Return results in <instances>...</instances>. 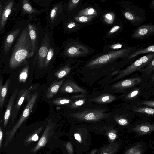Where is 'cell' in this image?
<instances>
[{
	"instance_id": "6da1fadb",
	"label": "cell",
	"mask_w": 154,
	"mask_h": 154,
	"mask_svg": "<svg viewBox=\"0 0 154 154\" xmlns=\"http://www.w3.org/2000/svg\"><path fill=\"white\" fill-rule=\"evenodd\" d=\"M141 46L136 45L128 47L114 51L102 52L91 57L85 66L88 68L98 69L115 64H125L136 58L129 59L128 57Z\"/></svg>"
},
{
	"instance_id": "7a4b0ae2",
	"label": "cell",
	"mask_w": 154,
	"mask_h": 154,
	"mask_svg": "<svg viewBox=\"0 0 154 154\" xmlns=\"http://www.w3.org/2000/svg\"><path fill=\"white\" fill-rule=\"evenodd\" d=\"M34 56L27 26L21 32L9 60V67L15 69Z\"/></svg>"
},
{
	"instance_id": "3957f363",
	"label": "cell",
	"mask_w": 154,
	"mask_h": 154,
	"mask_svg": "<svg viewBox=\"0 0 154 154\" xmlns=\"http://www.w3.org/2000/svg\"><path fill=\"white\" fill-rule=\"evenodd\" d=\"M93 52V49L78 38H70L62 45L60 56L64 58L85 57Z\"/></svg>"
},
{
	"instance_id": "277c9868",
	"label": "cell",
	"mask_w": 154,
	"mask_h": 154,
	"mask_svg": "<svg viewBox=\"0 0 154 154\" xmlns=\"http://www.w3.org/2000/svg\"><path fill=\"white\" fill-rule=\"evenodd\" d=\"M46 12L45 19L50 30L53 31L67 17L64 1H56L52 3Z\"/></svg>"
},
{
	"instance_id": "5b68a950",
	"label": "cell",
	"mask_w": 154,
	"mask_h": 154,
	"mask_svg": "<svg viewBox=\"0 0 154 154\" xmlns=\"http://www.w3.org/2000/svg\"><path fill=\"white\" fill-rule=\"evenodd\" d=\"M120 6L123 8L122 12L126 19L134 26H137L146 20L145 10L126 2H122Z\"/></svg>"
},
{
	"instance_id": "8992f818",
	"label": "cell",
	"mask_w": 154,
	"mask_h": 154,
	"mask_svg": "<svg viewBox=\"0 0 154 154\" xmlns=\"http://www.w3.org/2000/svg\"><path fill=\"white\" fill-rule=\"evenodd\" d=\"M34 21L28 23L27 27L32 44V52L34 55L41 45L45 28L43 27L39 19H36Z\"/></svg>"
},
{
	"instance_id": "52a82bcc",
	"label": "cell",
	"mask_w": 154,
	"mask_h": 154,
	"mask_svg": "<svg viewBox=\"0 0 154 154\" xmlns=\"http://www.w3.org/2000/svg\"><path fill=\"white\" fill-rule=\"evenodd\" d=\"M154 59V53H150L138 59L131 64L120 71L112 81H115L125 77L145 67Z\"/></svg>"
},
{
	"instance_id": "ba28073f",
	"label": "cell",
	"mask_w": 154,
	"mask_h": 154,
	"mask_svg": "<svg viewBox=\"0 0 154 154\" xmlns=\"http://www.w3.org/2000/svg\"><path fill=\"white\" fill-rule=\"evenodd\" d=\"M38 93L35 92L29 99L26 106L23 111L20 118L13 128L8 133L6 137L4 147L10 142L15 133L23 123L27 119L32 111V108L38 97Z\"/></svg>"
},
{
	"instance_id": "9c48e42d",
	"label": "cell",
	"mask_w": 154,
	"mask_h": 154,
	"mask_svg": "<svg viewBox=\"0 0 154 154\" xmlns=\"http://www.w3.org/2000/svg\"><path fill=\"white\" fill-rule=\"evenodd\" d=\"M50 29L47 23L45 29L44 37L41 45L34 55V62L40 68H44L45 58L48 50L50 43Z\"/></svg>"
},
{
	"instance_id": "30bf717a",
	"label": "cell",
	"mask_w": 154,
	"mask_h": 154,
	"mask_svg": "<svg viewBox=\"0 0 154 154\" xmlns=\"http://www.w3.org/2000/svg\"><path fill=\"white\" fill-rule=\"evenodd\" d=\"M78 120L84 121H97L107 117L109 115L101 109L85 110L69 115Z\"/></svg>"
},
{
	"instance_id": "8fae6325",
	"label": "cell",
	"mask_w": 154,
	"mask_h": 154,
	"mask_svg": "<svg viewBox=\"0 0 154 154\" xmlns=\"http://www.w3.org/2000/svg\"><path fill=\"white\" fill-rule=\"evenodd\" d=\"M53 31H50V46L44 65V68L45 70H47L49 66L55 60L60 51V48L54 42Z\"/></svg>"
},
{
	"instance_id": "7c38bea8",
	"label": "cell",
	"mask_w": 154,
	"mask_h": 154,
	"mask_svg": "<svg viewBox=\"0 0 154 154\" xmlns=\"http://www.w3.org/2000/svg\"><path fill=\"white\" fill-rule=\"evenodd\" d=\"M64 2L67 17L73 18L85 5L83 0H69Z\"/></svg>"
},
{
	"instance_id": "4fadbf2b",
	"label": "cell",
	"mask_w": 154,
	"mask_h": 154,
	"mask_svg": "<svg viewBox=\"0 0 154 154\" xmlns=\"http://www.w3.org/2000/svg\"><path fill=\"white\" fill-rule=\"evenodd\" d=\"M30 92V88L23 89L19 92L17 99L13 104L11 111V123L12 124L14 121L23 101L29 97Z\"/></svg>"
},
{
	"instance_id": "5bb4252c",
	"label": "cell",
	"mask_w": 154,
	"mask_h": 154,
	"mask_svg": "<svg viewBox=\"0 0 154 154\" xmlns=\"http://www.w3.org/2000/svg\"><path fill=\"white\" fill-rule=\"evenodd\" d=\"M154 25L151 23L143 24L138 27L131 35L134 39H140L147 38L153 35Z\"/></svg>"
},
{
	"instance_id": "9a60e30c",
	"label": "cell",
	"mask_w": 154,
	"mask_h": 154,
	"mask_svg": "<svg viewBox=\"0 0 154 154\" xmlns=\"http://www.w3.org/2000/svg\"><path fill=\"white\" fill-rule=\"evenodd\" d=\"M85 26L75 21L72 18L67 17L63 21L62 26L63 31L68 34L76 32Z\"/></svg>"
},
{
	"instance_id": "2e32d148",
	"label": "cell",
	"mask_w": 154,
	"mask_h": 154,
	"mask_svg": "<svg viewBox=\"0 0 154 154\" xmlns=\"http://www.w3.org/2000/svg\"><path fill=\"white\" fill-rule=\"evenodd\" d=\"M102 11L98 5H89L85 3L83 7L79 10L75 17L101 15Z\"/></svg>"
},
{
	"instance_id": "e0dca14e",
	"label": "cell",
	"mask_w": 154,
	"mask_h": 154,
	"mask_svg": "<svg viewBox=\"0 0 154 154\" xmlns=\"http://www.w3.org/2000/svg\"><path fill=\"white\" fill-rule=\"evenodd\" d=\"M61 92L68 93H85L86 91L79 87L75 82L69 80L66 81L61 87L60 91Z\"/></svg>"
},
{
	"instance_id": "ac0fdd59",
	"label": "cell",
	"mask_w": 154,
	"mask_h": 154,
	"mask_svg": "<svg viewBox=\"0 0 154 154\" xmlns=\"http://www.w3.org/2000/svg\"><path fill=\"white\" fill-rule=\"evenodd\" d=\"M141 81V79L139 77L130 78L115 84L112 86V88L117 90H123L131 87Z\"/></svg>"
},
{
	"instance_id": "d6986e66",
	"label": "cell",
	"mask_w": 154,
	"mask_h": 154,
	"mask_svg": "<svg viewBox=\"0 0 154 154\" xmlns=\"http://www.w3.org/2000/svg\"><path fill=\"white\" fill-rule=\"evenodd\" d=\"M72 18L76 22L85 26L97 23L101 20V15L90 16H76Z\"/></svg>"
},
{
	"instance_id": "ffe728a7",
	"label": "cell",
	"mask_w": 154,
	"mask_h": 154,
	"mask_svg": "<svg viewBox=\"0 0 154 154\" xmlns=\"http://www.w3.org/2000/svg\"><path fill=\"white\" fill-rule=\"evenodd\" d=\"M22 9L24 14L33 16L39 15L42 13L46 12L48 10L45 8L39 10L35 8L32 6L29 1L28 0L22 1Z\"/></svg>"
},
{
	"instance_id": "44dd1931",
	"label": "cell",
	"mask_w": 154,
	"mask_h": 154,
	"mask_svg": "<svg viewBox=\"0 0 154 154\" xmlns=\"http://www.w3.org/2000/svg\"><path fill=\"white\" fill-rule=\"evenodd\" d=\"M18 89L16 88L12 94L6 109L3 119L4 128L6 126L10 117L14 102L17 94Z\"/></svg>"
},
{
	"instance_id": "7402d4cb",
	"label": "cell",
	"mask_w": 154,
	"mask_h": 154,
	"mask_svg": "<svg viewBox=\"0 0 154 154\" xmlns=\"http://www.w3.org/2000/svg\"><path fill=\"white\" fill-rule=\"evenodd\" d=\"M21 30L20 28L17 29L10 33L6 37L4 45V50L5 55L8 53Z\"/></svg>"
},
{
	"instance_id": "603a6c76",
	"label": "cell",
	"mask_w": 154,
	"mask_h": 154,
	"mask_svg": "<svg viewBox=\"0 0 154 154\" xmlns=\"http://www.w3.org/2000/svg\"><path fill=\"white\" fill-rule=\"evenodd\" d=\"M14 3L13 0H10L7 2L2 12L0 23V29L3 28L6 23L8 17L10 15Z\"/></svg>"
},
{
	"instance_id": "cb8c5ba5",
	"label": "cell",
	"mask_w": 154,
	"mask_h": 154,
	"mask_svg": "<svg viewBox=\"0 0 154 154\" xmlns=\"http://www.w3.org/2000/svg\"><path fill=\"white\" fill-rule=\"evenodd\" d=\"M64 81L62 79L53 83L46 91V97L48 99L52 98L57 93Z\"/></svg>"
},
{
	"instance_id": "d4e9b609",
	"label": "cell",
	"mask_w": 154,
	"mask_h": 154,
	"mask_svg": "<svg viewBox=\"0 0 154 154\" xmlns=\"http://www.w3.org/2000/svg\"><path fill=\"white\" fill-rule=\"evenodd\" d=\"M10 82V80L8 79L4 85H3L2 79L0 80V108L2 106L4 103Z\"/></svg>"
},
{
	"instance_id": "484cf974",
	"label": "cell",
	"mask_w": 154,
	"mask_h": 154,
	"mask_svg": "<svg viewBox=\"0 0 154 154\" xmlns=\"http://www.w3.org/2000/svg\"><path fill=\"white\" fill-rule=\"evenodd\" d=\"M116 99L115 96L109 94H103L90 100L91 101L99 103H107L112 102Z\"/></svg>"
},
{
	"instance_id": "4316f807",
	"label": "cell",
	"mask_w": 154,
	"mask_h": 154,
	"mask_svg": "<svg viewBox=\"0 0 154 154\" xmlns=\"http://www.w3.org/2000/svg\"><path fill=\"white\" fill-rule=\"evenodd\" d=\"M154 45H151L149 46L144 48L141 46L139 48L130 54L128 57L129 59L136 58V57L139 54H143L154 53Z\"/></svg>"
},
{
	"instance_id": "83f0119b",
	"label": "cell",
	"mask_w": 154,
	"mask_h": 154,
	"mask_svg": "<svg viewBox=\"0 0 154 154\" xmlns=\"http://www.w3.org/2000/svg\"><path fill=\"white\" fill-rule=\"evenodd\" d=\"M50 126L48 125H47L44 133L36 146L33 149V152H35L38 150L41 147L45 146L47 143V138Z\"/></svg>"
},
{
	"instance_id": "f1b7e54d",
	"label": "cell",
	"mask_w": 154,
	"mask_h": 154,
	"mask_svg": "<svg viewBox=\"0 0 154 154\" xmlns=\"http://www.w3.org/2000/svg\"><path fill=\"white\" fill-rule=\"evenodd\" d=\"M125 44L117 43L109 44L105 45L103 48V52L114 51L126 48Z\"/></svg>"
},
{
	"instance_id": "f546056e",
	"label": "cell",
	"mask_w": 154,
	"mask_h": 154,
	"mask_svg": "<svg viewBox=\"0 0 154 154\" xmlns=\"http://www.w3.org/2000/svg\"><path fill=\"white\" fill-rule=\"evenodd\" d=\"M116 18V14L113 12H107L102 15L101 19L104 24L108 25H112Z\"/></svg>"
},
{
	"instance_id": "4dcf8cb0",
	"label": "cell",
	"mask_w": 154,
	"mask_h": 154,
	"mask_svg": "<svg viewBox=\"0 0 154 154\" xmlns=\"http://www.w3.org/2000/svg\"><path fill=\"white\" fill-rule=\"evenodd\" d=\"M71 69V67L67 64L60 68L55 73V76L59 79L63 78L69 74Z\"/></svg>"
},
{
	"instance_id": "1f68e13d",
	"label": "cell",
	"mask_w": 154,
	"mask_h": 154,
	"mask_svg": "<svg viewBox=\"0 0 154 154\" xmlns=\"http://www.w3.org/2000/svg\"><path fill=\"white\" fill-rule=\"evenodd\" d=\"M132 110L137 112L150 115H153L154 113V109L149 107H133Z\"/></svg>"
},
{
	"instance_id": "d6a6232c",
	"label": "cell",
	"mask_w": 154,
	"mask_h": 154,
	"mask_svg": "<svg viewBox=\"0 0 154 154\" xmlns=\"http://www.w3.org/2000/svg\"><path fill=\"white\" fill-rule=\"evenodd\" d=\"M29 66H27L22 70L19 77V82L20 83H25L26 81L28 76Z\"/></svg>"
},
{
	"instance_id": "836d02e7",
	"label": "cell",
	"mask_w": 154,
	"mask_h": 154,
	"mask_svg": "<svg viewBox=\"0 0 154 154\" xmlns=\"http://www.w3.org/2000/svg\"><path fill=\"white\" fill-rule=\"evenodd\" d=\"M154 70V59L145 67L139 71L143 72L146 75H149Z\"/></svg>"
},
{
	"instance_id": "e575fe53",
	"label": "cell",
	"mask_w": 154,
	"mask_h": 154,
	"mask_svg": "<svg viewBox=\"0 0 154 154\" xmlns=\"http://www.w3.org/2000/svg\"><path fill=\"white\" fill-rule=\"evenodd\" d=\"M35 2L38 5L48 10L49 9L52 4V1L51 0H36Z\"/></svg>"
},
{
	"instance_id": "d590c367",
	"label": "cell",
	"mask_w": 154,
	"mask_h": 154,
	"mask_svg": "<svg viewBox=\"0 0 154 154\" xmlns=\"http://www.w3.org/2000/svg\"><path fill=\"white\" fill-rule=\"evenodd\" d=\"M122 26L119 25H116L113 26L106 33L105 37L108 38L116 34L121 28Z\"/></svg>"
},
{
	"instance_id": "8d00e7d4",
	"label": "cell",
	"mask_w": 154,
	"mask_h": 154,
	"mask_svg": "<svg viewBox=\"0 0 154 154\" xmlns=\"http://www.w3.org/2000/svg\"><path fill=\"white\" fill-rule=\"evenodd\" d=\"M70 100L66 98H58L54 100L52 102L56 105H62L70 103Z\"/></svg>"
},
{
	"instance_id": "74e56055",
	"label": "cell",
	"mask_w": 154,
	"mask_h": 154,
	"mask_svg": "<svg viewBox=\"0 0 154 154\" xmlns=\"http://www.w3.org/2000/svg\"><path fill=\"white\" fill-rule=\"evenodd\" d=\"M85 99H81L73 102L70 106V108L74 109L83 105L85 102Z\"/></svg>"
},
{
	"instance_id": "f35d334b",
	"label": "cell",
	"mask_w": 154,
	"mask_h": 154,
	"mask_svg": "<svg viewBox=\"0 0 154 154\" xmlns=\"http://www.w3.org/2000/svg\"><path fill=\"white\" fill-rule=\"evenodd\" d=\"M140 90L139 89H136L131 91L126 97L127 99H131L138 95L139 93Z\"/></svg>"
},
{
	"instance_id": "ab89813d",
	"label": "cell",
	"mask_w": 154,
	"mask_h": 154,
	"mask_svg": "<svg viewBox=\"0 0 154 154\" xmlns=\"http://www.w3.org/2000/svg\"><path fill=\"white\" fill-rule=\"evenodd\" d=\"M39 129V128L36 131V133L32 135L31 136L29 137L27 140V142H31L33 141H36L38 139V136L37 132L38 131Z\"/></svg>"
},
{
	"instance_id": "60d3db41",
	"label": "cell",
	"mask_w": 154,
	"mask_h": 154,
	"mask_svg": "<svg viewBox=\"0 0 154 154\" xmlns=\"http://www.w3.org/2000/svg\"><path fill=\"white\" fill-rule=\"evenodd\" d=\"M116 121L120 125H124L128 123V120L124 118L119 117L116 119Z\"/></svg>"
},
{
	"instance_id": "b9f144b4",
	"label": "cell",
	"mask_w": 154,
	"mask_h": 154,
	"mask_svg": "<svg viewBox=\"0 0 154 154\" xmlns=\"http://www.w3.org/2000/svg\"><path fill=\"white\" fill-rule=\"evenodd\" d=\"M109 147V149H106L104 150L103 152L99 154H113L114 152L115 151L116 149H113V146H110Z\"/></svg>"
},
{
	"instance_id": "7bdbcfd3",
	"label": "cell",
	"mask_w": 154,
	"mask_h": 154,
	"mask_svg": "<svg viewBox=\"0 0 154 154\" xmlns=\"http://www.w3.org/2000/svg\"><path fill=\"white\" fill-rule=\"evenodd\" d=\"M66 147L69 154H73V149L71 143L70 142H68L66 144Z\"/></svg>"
},
{
	"instance_id": "ee69618b",
	"label": "cell",
	"mask_w": 154,
	"mask_h": 154,
	"mask_svg": "<svg viewBox=\"0 0 154 154\" xmlns=\"http://www.w3.org/2000/svg\"><path fill=\"white\" fill-rule=\"evenodd\" d=\"M139 128L141 131L144 132H148L150 130V127L146 125L140 126Z\"/></svg>"
},
{
	"instance_id": "f6af8a7d",
	"label": "cell",
	"mask_w": 154,
	"mask_h": 154,
	"mask_svg": "<svg viewBox=\"0 0 154 154\" xmlns=\"http://www.w3.org/2000/svg\"><path fill=\"white\" fill-rule=\"evenodd\" d=\"M141 103L149 107H154V101H147L142 102Z\"/></svg>"
},
{
	"instance_id": "bcb514c9",
	"label": "cell",
	"mask_w": 154,
	"mask_h": 154,
	"mask_svg": "<svg viewBox=\"0 0 154 154\" xmlns=\"http://www.w3.org/2000/svg\"><path fill=\"white\" fill-rule=\"evenodd\" d=\"M74 136L75 139L79 142L81 143L82 141V138L80 135L77 133H75Z\"/></svg>"
},
{
	"instance_id": "7dc6e473",
	"label": "cell",
	"mask_w": 154,
	"mask_h": 154,
	"mask_svg": "<svg viewBox=\"0 0 154 154\" xmlns=\"http://www.w3.org/2000/svg\"><path fill=\"white\" fill-rule=\"evenodd\" d=\"M108 136L109 138L112 140H114L116 137V135L114 133L110 132L108 134Z\"/></svg>"
},
{
	"instance_id": "c3c4849f",
	"label": "cell",
	"mask_w": 154,
	"mask_h": 154,
	"mask_svg": "<svg viewBox=\"0 0 154 154\" xmlns=\"http://www.w3.org/2000/svg\"><path fill=\"white\" fill-rule=\"evenodd\" d=\"M3 135V131L1 127L0 126V149L1 147V143L2 141Z\"/></svg>"
},
{
	"instance_id": "681fc988",
	"label": "cell",
	"mask_w": 154,
	"mask_h": 154,
	"mask_svg": "<svg viewBox=\"0 0 154 154\" xmlns=\"http://www.w3.org/2000/svg\"><path fill=\"white\" fill-rule=\"evenodd\" d=\"M2 8V4L1 1H0V23L1 17Z\"/></svg>"
},
{
	"instance_id": "f907efd6",
	"label": "cell",
	"mask_w": 154,
	"mask_h": 154,
	"mask_svg": "<svg viewBox=\"0 0 154 154\" xmlns=\"http://www.w3.org/2000/svg\"><path fill=\"white\" fill-rule=\"evenodd\" d=\"M132 154H141V152L139 150H138L135 152L134 150L132 152Z\"/></svg>"
},
{
	"instance_id": "816d5d0a",
	"label": "cell",
	"mask_w": 154,
	"mask_h": 154,
	"mask_svg": "<svg viewBox=\"0 0 154 154\" xmlns=\"http://www.w3.org/2000/svg\"><path fill=\"white\" fill-rule=\"evenodd\" d=\"M97 151V150L94 149L92 150L90 153V154H94Z\"/></svg>"
}]
</instances>
